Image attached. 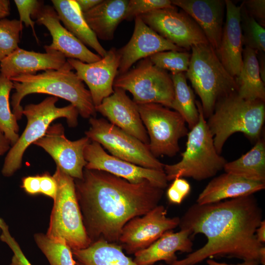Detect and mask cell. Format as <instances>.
Masks as SVG:
<instances>
[{
  "instance_id": "cell-33",
  "label": "cell",
  "mask_w": 265,
  "mask_h": 265,
  "mask_svg": "<svg viewBox=\"0 0 265 265\" xmlns=\"http://www.w3.org/2000/svg\"><path fill=\"white\" fill-rule=\"evenodd\" d=\"M240 27L243 45L257 52L265 51V29L240 4Z\"/></svg>"
},
{
  "instance_id": "cell-1",
  "label": "cell",
  "mask_w": 265,
  "mask_h": 265,
  "mask_svg": "<svg viewBox=\"0 0 265 265\" xmlns=\"http://www.w3.org/2000/svg\"><path fill=\"white\" fill-rule=\"evenodd\" d=\"M262 220V210L253 194L204 205L194 204L180 218L179 226L188 230L190 237L204 235L207 241L171 265H195L216 257L259 264V252L263 244L255 233Z\"/></svg>"
},
{
  "instance_id": "cell-11",
  "label": "cell",
  "mask_w": 265,
  "mask_h": 265,
  "mask_svg": "<svg viewBox=\"0 0 265 265\" xmlns=\"http://www.w3.org/2000/svg\"><path fill=\"white\" fill-rule=\"evenodd\" d=\"M137 106L152 155L156 158L175 156L180 151L179 139L188 132L184 119L177 111L160 104H141Z\"/></svg>"
},
{
  "instance_id": "cell-9",
  "label": "cell",
  "mask_w": 265,
  "mask_h": 265,
  "mask_svg": "<svg viewBox=\"0 0 265 265\" xmlns=\"http://www.w3.org/2000/svg\"><path fill=\"white\" fill-rule=\"evenodd\" d=\"M113 88L130 92L137 105L155 103L171 108L174 100L171 75L155 66L149 57L140 60L125 73L117 75Z\"/></svg>"
},
{
  "instance_id": "cell-36",
  "label": "cell",
  "mask_w": 265,
  "mask_h": 265,
  "mask_svg": "<svg viewBox=\"0 0 265 265\" xmlns=\"http://www.w3.org/2000/svg\"><path fill=\"white\" fill-rule=\"evenodd\" d=\"M173 6L170 0H129L124 20L131 21L151 11Z\"/></svg>"
},
{
  "instance_id": "cell-16",
  "label": "cell",
  "mask_w": 265,
  "mask_h": 265,
  "mask_svg": "<svg viewBox=\"0 0 265 265\" xmlns=\"http://www.w3.org/2000/svg\"><path fill=\"white\" fill-rule=\"evenodd\" d=\"M120 60L118 51L115 48H111L105 56L93 63L67 59L78 77L87 85L95 107L114 92L113 83L118 75Z\"/></svg>"
},
{
  "instance_id": "cell-13",
  "label": "cell",
  "mask_w": 265,
  "mask_h": 265,
  "mask_svg": "<svg viewBox=\"0 0 265 265\" xmlns=\"http://www.w3.org/2000/svg\"><path fill=\"white\" fill-rule=\"evenodd\" d=\"M166 215L165 208L158 205L143 215L132 219L123 227L118 243L128 254L148 247L166 232L179 226L180 218Z\"/></svg>"
},
{
  "instance_id": "cell-2",
  "label": "cell",
  "mask_w": 265,
  "mask_h": 265,
  "mask_svg": "<svg viewBox=\"0 0 265 265\" xmlns=\"http://www.w3.org/2000/svg\"><path fill=\"white\" fill-rule=\"evenodd\" d=\"M83 225L91 243H118L123 227L159 205L164 192L148 180L131 183L105 171L84 168L74 179Z\"/></svg>"
},
{
  "instance_id": "cell-31",
  "label": "cell",
  "mask_w": 265,
  "mask_h": 265,
  "mask_svg": "<svg viewBox=\"0 0 265 265\" xmlns=\"http://www.w3.org/2000/svg\"><path fill=\"white\" fill-rule=\"evenodd\" d=\"M12 88L13 82L0 75V129L11 146L20 136L18 120L10 107L9 95Z\"/></svg>"
},
{
  "instance_id": "cell-22",
  "label": "cell",
  "mask_w": 265,
  "mask_h": 265,
  "mask_svg": "<svg viewBox=\"0 0 265 265\" xmlns=\"http://www.w3.org/2000/svg\"><path fill=\"white\" fill-rule=\"evenodd\" d=\"M46 53L28 51L19 47L0 62V75L10 79L23 74H36L39 71L56 70L67 62L61 53L45 49Z\"/></svg>"
},
{
  "instance_id": "cell-5",
  "label": "cell",
  "mask_w": 265,
  "mask_h": 265,
  "mask_svg": "<svg viewBox=\"0 0 265 265\" xmlns=\"http://www.w3.org/2000/svg\"><path fill=\"white\" fill-rule=\"evenodd\" d=\"M196 105L199 121L186 135V147L181 153L182 159L175 164H164L167 181L182 177L204 180L223 169L227 162L216 150L200 102L196 101Z\"/></svg>"
},
{
  "instance_id": "cell-42",
  "label": "cell",
  "mask_w": 265,
  "mask_h": 265,
  "mask_svg": "<svg viewBox=\"0 0 265 265\" xmlns=\"http://www.w3.org/2000/svg\"><path fill=\"white\" fill-rule=\"evenodd\" d=\"M22 187L31 195L41 193L40 175L27 176L22 180Z\"/></svg>"
},
{
  "instance_id": "cell-10",
  "label": "cell",
  "mask_w": 265,
  "mask_h": 265,
  "mask_svg": "<svg viewBox=\"0 0 265 265\" xmlns=\"http://www.w3.org/2000/svg\"><path fill=\"white\" fill-rule=\"evenodd\" d=\"M85 136L99 143L122 160L149 169L164 171V164L151 153L148 144L127 133L106 119L90 117Z\"/></svg>"
},
{
  "instance_id": "cell-40",
  "label": "cell",
  "mask_w": 265,
  "mask_h": 265,
  "mask_svg": "<svg viewBox=\"0 0 265 265\" xmlns=\"http://www.w3.org/2000/svg\"><path fill=\"white\" fill-rule=\"evenodd\" d=\"M242 3L247 12L261 26H265V0H246Z\"/></svg>"
},
{
  "instance_id": "cell-37",
  "label": "cell",
  "mask_w": 265,
  "mask_h": 265,
  "mask_svg": "<svg viewBox=\"0 0 265 265\" xmlns=\"http://www.w3.org/2000/svg\"><path fill=\"white\" fill-rule=\"evenodd\" d=\"M0 228L2 231L0 240L6 243L13 253L10 265H32L26 257L18 242L11 235L8 226L1 218H0Z\"/></svg>"
},
{
  "instance_id": "cell-49",
  "label": "cell",
  "mask_w": 265,
  "mask_h": 265,
  "mask_svg": "<svg viewBox=\"0 0 265 265\" xmlns=\"http://www.w3.org/2000/svg\"><path fill=\"white\" fill-rule=\"evenodd\" d=\"M259 264L265 265V247L263 245L259 252Z\"/></svg>"
},
{
  "instance_id": "cell-29",
  "label": "cell",
  "mask_w": 265,
  "mask_h": 265,
  "mask_svg": "<svg viewBox=\"0 0 265 265\" xmlns=\"http://www.w3.org/2000/svg\"><path fill=\"white\" fill-rule=\"evenodd\" d=\"M225 172L245 179L265 183V143L260 138L253 147L238 159L227 162Z\"/></svg>"
},
{
  "instance_id": "cell-32",
  "label": "cell",
  "mask_w": 265,
  "mask_h": 265,
  "mask_svg": "<svg viewBox=\"0 0 265 265\" xmlns=\"http://www.w3.org/2000/svg\"><path fill=\"white\" fill-rule=\"evenodd\" d=\"M34 239L50 265H75L72 249L66 242L52 239L43 233L34 234Z\"/></svg>"
},
{
  "instance_id": "cell-26",
  "label": "cell",
  "mask_w": 265,
  "mask_h": 265,
  "mask_svg": "<svg viewBox=\"0 0 265 265\" xmlns=\"http://www.w3.org/2000/svg\"><path fill=\"white\" fill-rule=\"evenodd\" d=\"M53 7L65 27L85 46L94 49L101 57L107 51L87 25L75 0H52Z\"/></svg>"
},
{
  "instance_id": "cell-44",
  "label": "cell",
  "mask_w": 265,
  "mask_h": 265,
  "mask_svg": "<svg viewBox=\"0 0 265 265\" xmlns=\"http://www.w3.org/2000/svg\"><path fill=\"white\" fill-rule=\"evenodd\" d=\"M11 146L10 142L0 129V157L7 152Z\"/></svg>"
},
{
  "instance_id": "cell-19",
  "label": "cell",
  "mask_w": 265,
  "mask_h": 265,
  "mask_svg": "<svg viewBox=\"0 0 265 265\" xmlns=\"http://www.w3.org/2000/svg\"><path fill=\"white\" fill-rule=\"evenodd\" d=\"M96 112L106 117L110 123L149 144V139L141 120L137 105L122 89L114 88V92L95 106Z\"/></svg>"
},
{
  "instance_id": "cell-28",
  "label": "cell",
  "mask_w": 265,
  "mask_h": 265,
  "mask_svg": "<svg viewBox=\"0 0 265 265\" xmlns=\"http://www.w3.org/2000/svg\"><path fill=\"white\" fill-rule=\"evenodd\" d=\"M257 51L244 47L242 64L238 76L236 78L237 94L245 100L265 101V83L260 73Z\"/></svg>"
},
{
  "instance_id": "cell-18",
  "label": "cell",
  "mask_w": 265,
  "mask_h": 265,
  "mask_svg": "<svg viewBox=\"0 0 265 265\" xmlns=\"http://www.w3.org/2000/svg\"><path fill=\"white\" fill-rule=\"evenodd\" d=\"M134 20V27L130 40L118 50L120 57L118 75L127 72L139 60L158 52L170 50L185 51L156 32L139 17Z\"/></svg>"
},
{
  "instance_id": "cell-34",
  "label": "cell",
  "mask_w": 265,
  "mask_h": 265,
  "mask_svg": "<svg viewBox=\"0 0 265 265\" xmlns=\"http://www.w3.org/2000/svg\"><path fill=\"white\" fill-rule=\"evenodd\" d=\"M190 56L191 54L185 51L170 50L158 52L149 58L159 68L177 74L187 71Z\"/></svg>"
},
{
  "instance_id": "cell-27",
  "label": "cell",
  "mask_w": 265,
  "mask_h": 265,
  "mask_svg": "<svg viewBox=\"0 0 265 265\" xmlns=\"http://www.w3.org/2000/svg\"><path fill=\"white\" fill-rule=\"evenodd\" d=\"M72 252L75 265H138L126 255L120 244L102 239Z\"/></svg>"
},
{
  "instance_id": "cell-43",
  "label": "cell",
  "mask_w": 265,
  "mask_h": 265,
  "mask_svg": "<svg viewBox=\"0 0 265 265\" xmlns=\"http://www.w3.org/2000/svg\"><path fill=\"white\" fill-rule=\"evenodd\" d=\"M82 13H85L100 3L102 0H75Z\"/></svg>"
},
{
  "instance_id": "cell-14",
  "label": "cell",
  "mask_w": 265,
  "mask_h": 265,
  "mask_svg": "<svg viewBox=\"0 0 265 265\" xmlns=\"http://www.w3.org/2000/svg\"><path fill=\"white\" fill-rule=\"evenodd\" d=\"M64 132L62 124H54L50 125L42 137L33 144L50 155L62 172L74 179H81L86 164L84 150L91 140L84 136L72 141L66 137Z\"/></svg>"
},
{
  "instance_id": "cell-6",
  "label": "cell",
  "mask_w": 265,
  "mask_h": 265,
  "mask_svg": "<svg viewBox=\"0 0 265 265\" xmlns=\"http://www.w3.org/2000/svg\"><path fill=\"white\" fill-rule=\"evenodd\" d=\"M186 79L190 81L201 100L205 118L213 112L215 104L221 98L237 92L236 78L231 76L209 44L191 48Z\"/></svg>"
},
{
  "instance_id": "cell-41",
  "label": "cell",
  "mask_w": 265,
  "mask_h": 265,
  "mask_svg": "<svg viewBox=\"0 0 265 265\" xmlns=\"http://www.w3.org/2000/svg\"><path fill=\"white\" fill-rule=\"evenodd\" d=\"M40 178L41 193L53 199L57 189L55 179L48 173L40 175Z\"/></svg>"
},
{
  "instance_id": "cell-35",
  "label": "cell",
  "mask_w": 265,
  "mask_h": 265,
  "mask_svg": "<svg viewBox=\"0 0 265 265\" xmlns=\"http://www.w3.org/2000/svg\"><path fill=\"white\" fill-rule=\"evenodd\" d=\"M23 28L20 20L0 19V62L19 48Z\"/></svg>"
},
{
  "instance_id": "cell-39",
  "label": "cell",
  "mask_w": 265,
  "mask_h": 265,
  "mask_svg": "<svg viewBox=\"0 0 265 265\" xmlns=\"http://www.w3.org/2000/svg\"><path fill=\"white\" fill-rule=\"evenodd\" d=\"M190 190V185L186 180L183 178H176L168 188L166 196L170 203L179 205L189 194Z\"/></svg>"
},
{
  "instance_id": "cell-8",
  "label": "cell",
  "mask_w": 265,
  "mask_h": 265,
  "mask_svg": "<svg viewBox=\"0 0 265 265\" xmlns=\"http://www.w3.org/2000/svg\"><path fill=\"white\" fill-rule=\"evenodd\" d=\"M58 98L49 97L38 104L27 105L23 114L27 119L26 126L16 143L8 151L1 170L5 177H10L19 169L22 164L24 154L28 147L42 137L51 124L59 118H65L69 127L75 128L78 125L79 112L71 104L57 107Z\"/></svg>"
},
{
  "instance_id": "cell-20",
  "label": "cell",
  "mask_w": 265,
  "mask_h": 265,
  "mask_svg": "<svg viewBox=\"0 0 265 265\" xmlns=\"http://www.w3.org/2000/svg\"><path fill=\"white\" fill-rule=\"evenodd\" d=\"M226 21L223 26L220 44L215 51L219 60L234 78H237L242 64L243 43L240 27V5L225 0Z\"/></svg>"
},
{
  "instance_id": "cell-3",
  "label": "cell",
  "mask_w": 265,
  "mask_h": 265,
  "mask_svg": "<svg viewBox=\"0 0 265 265\" xmlns=\"http://www.w3.org/2000/svg\"><path fill=\"white\" fill-rule=\"evenodd\" d=\"M67 61L56 70H47L34 74H23L11 78L15 92L11 97L12 111L17 120L21 119L23 108L21 102L26 95L47 94L70 102L84 118L95 117L96 111L90 92L83 82L73 71Z\"/></svg>"
},
{
  "instance_id": "cell-47",
  "label": "cell",
  "mask_w": 265,
  "mask_h": 265,
  "mask_svg": "<svg viewBox=\"0 0 265 265\" xmlns=\"http://www.w3.org/2000/svg\"><path fill=\"white\" fill-rule=\"evenodd\" d=\"M256 236L257 240L261 243L265 242V220H262L256 230Z\"/></svg>"
},
{
  "instance_id": "cell-4",
  "label": "cell",
  "mask_w": 265,
  "mask_h": 265,
  "mask_svg": "<svg viewBox=\"0 0 265 265\" xmlns=\"http://www.w3.org/2000/svg\"><path fill=\"white\" fill-rule=\"evenodd\" d=\"M208 118L214 146L220 154L228 138L235 133L241 132L255 142L260 138L265 120V101L247 100L233 92L218 100Z\"/></svg>"
},
{
  "instance_id": "cell-25",
  "label": "cell",
  "mask_w": 265,
  "mask_h": 265,
  "mask_svg": "<svg viewBox=\"0 0 265 265\" xmlns=\"http://www.w3.org/2000/svg\"><path fill=\"white\" fill-rule=\"evenodd\" d=\"M128 0H102L83 17L97 38L111 40L116 29L124 20Z\"/></svg>"
},
{
  "instance_id": "cell-23",
  "label": "cell",
  "mask_w": 265,
  "mask_h": 265,
  "mask_svg": "<svg viewBox=\"0 0 265 265\" xmlns=\"http://www.w3.org/2000/svg\"><path fill=\"white\" fill-rule=\"evenodd\" d=\"M190 237L188 230L181 229L176 233L167 231L148 247L134 253L133 260L138 265H153L161 261L171 265L178 260L176 252L193 251Z\"/></svg>"
},
{
  "instance_id": "cell-12",
  "label": "cell",
  "mask_w": 265,
  "mask_h": 265,
  "mask_svg": "<svg viewBox=\"0 0 265 265\" xmlns=\"http://www.w3.org/2000/svg\"><path fill=\"white\" fill-rule=\"evenodd\" d=\"M139 17L161 37L184 50L209 44L196 22L183 10L178 11L175 6L157 9Z\"/></svg>"
},
{
  "instance_id": "cell-17",
  "label": "cell",
  "mask_w": 265,
  "mask_h": 265,
  "mask_svg": "<svg viewBox=\"0 0 265 265\" xmlns=\"http://www.w3.org/2000/svg\"><path fill=\"white\" fill-rule=\"evenodd\" d=\"M31 17L36 20L38 24L44 25L52 37V43L45 46V49L57 51L66 58L87 63L97 61L101 58L62 26L53 6L43 4Z\"/></svg>"
},
{
  "instance_id": "cell-45",
  "label": "cell",
  "mask_w": 265,
  "mask_h": 265,
  "mask_svg": "<svg viewBox=\"0 0 265 265\" xmlns=\"http://www.w3.org/2000/svg\"><path fill=\"white\" fill-rule=\"evenodd\" d=\"M257 59L261 78L263 81L265 82V52H258Z\"/></svg>"
},
{
  "instance_id": "cell-7",
  "label": "cell",
  "mask_w": 265,
  "mask_h": 265,
  "mask_svg": "<svg viewBox=\"0 0 265 265\" xmlns=\"http://www.w3.org/2000/svg\"><path fill=\"white\" fill-rule=\"evenodd\" d=\"M53 176L57 189L46 235L52 239L66 242L72 250L84 249L91 241L83 225L74 179L57 167Z\"/></svg>"
},
{
  "instance_id": "cell-38",
  "label": "cell",
  "mask_w": 265,
  "mask_h": 265,
  "mask_svg": "<svg viewBox=\"0 0 265 265\" xmlns=\"http://www.w3.org/2000/svg\"><path fill=\"white\" fill-rule=\"evenodd\" d=\"M14 2L17 8L20 21L24 23L26 27L30 26L33 31V35L37 42L38 37L35 33V22L31 19L35 12L44 4L43 1L37 0H15Z\"/></svg>"
},
{
  "instance_id": "cell-15",
  "label": "cell",
  "mask_w": 265,
  "mask_h": 265,
  "mask_svg": "<svg viewBox=\"0 0 265 265\" xmlns=\"http://www.w3.org/2000/svg\"><path fill=\"white\" fill-rule=\"evenodd\" d=\"M83 155L86 169L105 171L133 183L146 180L163 189L167 186L164 171L144 168L109 155L97 142L91 141Z\"/></svg>"
},
{
  "instance_id": "cell-24",
  "label": "cell",
  "mask_w": 265,
  "mask_h": 265,
  "mask_svg": "<svg viewBox=\"0 0 265 265\" xmlns=\"http://www.w3.org/2000/svg\"><path fill=\"white\" fill-rule=\"evenodd\" d=\"M265 183L224 173L213 178L198 195L196 203H213L253 194L264 189Z\"/></svg>"
},
{
  "instance_id": "cell-21",
  "label": "cell",
  "mask_w": 265,
  "mask_h": 265,
  "mask_svg": "<svg viewBox=\"0 0 265 265\" xmlns=\"http://www.w3.org/2000/svg\"><path fill=\"white\" fill-rule=\"evenodd\" d=\"M189 15L203 31L209 44L216 51L220 45L222 30L225 0H172Z\"/></svg>"
},
{
  "instance_id": "cell-30",
  "label": "cell",
  "mask_w": 265,
  "mask_h": 265,
  "mask_svg": "<svg viewBox=\"0 0 265 265\" xmlns=\"http://www.w3.org/2000/svg\"><path fill=\"white\" fill-rule=\"evenodd\" d=\"M171 77L174 91L171 108L182 116L190 130L198 123L199 118L194 93L187 84L185 73L171 74Z\"/></svg>"
},
{
  "instance_id": "cell-46",
  "label": "cell",
  "mask_w": 265,
  "mask_h": 265,
  "mask_svg": "<svg viewBox=\"0 0 265 265\" xmlns=\"http://www.w3.org/2000/svg\"><path fill=\"white\" fill-rule=\"evenodd\" d=\"M10 1L0 0V19H4L10 14Z\"/></svg>"
},
{
  "instance_id": "cell-48",
  "label": "cell",
  "mask_w": 265,
  "mask_h": 265,
  "mask_svg": "<svg viewBox=\"0 0 265 265\" xmlns=\"http://www.w3.org/2000/svg\"><path fill=\"white\" fill-rule=\"evenodd\" d=\"M208 265H259V264L255 261H243L238 264H228L225 263H219L211 258L207 260Z\"/></svg>"
}]
</instances>
